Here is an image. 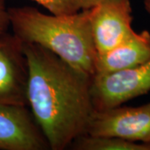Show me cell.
<instances>
[{
	"label": "cell",
	"instance_id": "obj_1",
	"mask_svg": "<svg viewBox=\"0 0 150 150\" xmlns=\"http://www.w3.org/2000/svg\"><path fill=\"white\" fill-rule=\"evenodd\" d=\"M28 65V102L50 149L64 150L87 134L95 112L92 75L42 46L23 43Z\"/></svg>",
	"mask_w": 150,
	"mask_h": 150
},
{
	"label": "cell",
	"instance_id": "obj_2",
	"mask_svg": "<svg viewBox=\"0 0 150 150\" xmlns=\"http://www.w3.org/2000/svg\"><path fill=\"white\" fill-rule=\"evenodd\" d=\"M90 9L61 15L43 13L32 7H13L8 15L13 33L23 43L38 44L93 76L98 53Z\"/></svg>",
	"mask_w": 150,
	"mask_h": 150
},
{
	"label": "cell",
	"instance_id": "obj_3",
	"mask_svg": "<svg viewBox=\"0 0 150 150\" xmlns=\"http://www.w3.org/2000/svg\"><path fill=\"white\" fill-rule=\"evenodd\" d=\"M150 91V59L130 69L92 77L91 97L96 111L120 106Z\"/></svg>",
	"mask_w": 150,
	"mask_h": 150
},
{
	"label": "cell",
	"instance_id": "obj_4",
	"mask_svg": "<svg viewBox=\"0 0 150 150\" xmlns=\"http://www.w3.org/2000/svg\"><path fill=\"white\" fill-rule=\"evenodd\" d=\"M28 65L23 43L13 33L0 34V104L28 106Z\"/></svg>",
	"mask_w": 150,
	"mask_h": 150
},
{
	"label": "cell",
	"instance_id": "obj_5",
	"mask_svg": "<svg viewBox=\"0 0 150 150\" xmlns=\"http://www.w3.org/2000/svg\"><path fill=\"white\" fill-rule=\"evenodd\" d=\"M86 134L150 143V103L137 107L120 105L95 110Z\"/></svg>",
	"mask_w": 150,
	"mask_h": 150
},
{
	"label": "cell",
	"instance_id": "obj_6",
	"mask_svg": "<svg viewBox=\"0 0 150 150\" xmlns=\"http://www.w3.org/2000/svg\"><path fill=\"white\" fill-rule=\"evenodd\" d=\"M92 34L98 54L123 43L134 34L130 0H109L90 9Z\"/></svg>",
	"mask_w": 150,
	"mask_h": 150
},
{
	"label": "cell",
	"instance_id": "obj_7",
	"mask_svg": "<svg viewBox=\"0 0 150 150\" xmlns=\"http://www.w3.org/2000/svg\"><path fill=\"white\" fill-rule=\"evenodd\" d=\"M50 149L27 106L0 104V150Z\"/></svg>",
	"mask_w": 150,
	"mask_h": 150
},
{
	"label": "cell",
	"instance_id": "obj_8",
	"mask_svg": "<svg viewBox=\"0 0 150 150\" xmlns=\"http://www.w3.org/2000/svg\"><path fill=\"white\" fill-rule=\"evenodd\" d=\"M149 59L150 33L147 30L135 32L116 47L97 55L94 74H104L130 69Z\"/></svg>",
	"mask_w": 150,
	"mask_h": 150
},
{
	"label": "cell",
	"instance_id": "obj_9",
	"mask_svg": "<svg viewBox=\"0 0 150 150\" xmlns=\"http://www.w3.org/2000/svg\"><path fill=\"white\" fill-rule=\"evenodd\" d=\"M69 149L75 150H150V143H139L116 137L83 134L75 139Z\"/></svg>",
	"mask_w": 150,
	"mask_h": 150
},
{
	"label": "cell",
	"instance_id": "obj_10",
	"mask_svg": "<svg viewBox=\"0 0 150 150\" xmlns=\"http://www.w3.org/2000/svg\"><path fill=\"white\" fill-rule=\"evenodd\" d=\"M53 14H72L109 0H33Z\"/></svg>",
	"mask_w": 150,
	"mask_h": 150
},
{
	"label": "cell",
	"instance_id": "obj_11",
	"mask_svg": "<svg viewBox=\"0 0 150 150\" xmlns=\"http://www.w3.org/2000/svg\"><path fill=\"white\" fill-rule=\"evenodd\" d=\"M10 27L8 15V8H7L4 0H0V34L8 32Z\"/></svg>",
	"mask_w": 150,
	"mask_h": 150
},
{
	"label": "cell",
	"instance_id": "obj_12",
	"mask_svg": "<svg viewBox=\"0 0 150 150\" xmlns=\"http://www.w3.org/2000/svg\"><path fill=\"white\" fill-rule=\"evenodd\" d=\"M144 8L150 14V0H144Z\"/></svg>",
	"mask_w": 150,
	"mask_h": 150
}]
</instances>
